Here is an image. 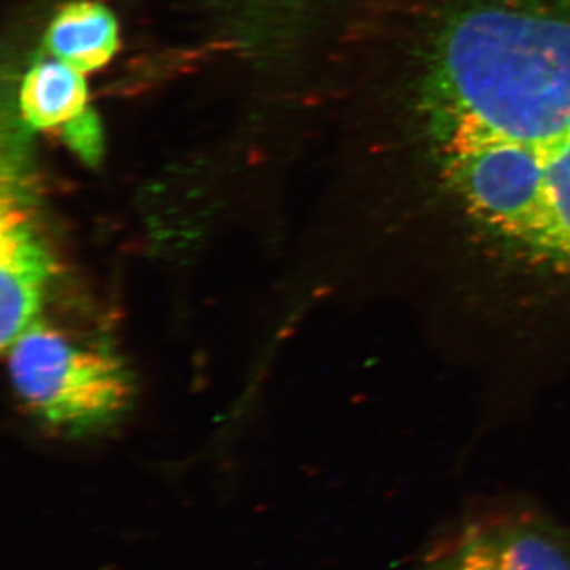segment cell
<instances>
[{"mask_svg":"<svg viewBox=\"0 0 570 570\" xmlns=\"http://www.w3.org/2000/svg\"><path fill=\"white\" fill-rule=\"evenodd\" d=\"M47 45L59 62L89 73L107 66L118 51V21L102 3L71 2L51 21Z\"/></svg>","mask_w":570,"mask_h":570,"instance_id":"5","label":"cell"},{"mask_svg":"<svg viewBox=\"0 0 570 570\" xmlns=\"http://www.w3.org/2000/svg\"><path fill=\"white\" fill-rule=\"evenodd\" d=\"M52 257L28 217L3 205L0 228V333L2 347L33 324L50 283Z\"/></svg>","mask_w":570,"mask_h":570,"instance_id":"4","label":"cell"},{"mask_svg":"<svg viewBox=\"0 0 570 570\" xmlns=\"http://www.w3.org/2000/svg\"><path fill=\"white\" fill-rule=\"evenodd\" d=\"M88 104L82 73L66 63H37L26 75L20 92L22 116L36 129L69 124L80 118Z\"/></svg>","mask_w":570,"mask_h":570,"instance_id":"6","label":"cell"},{"mask_svg":"<svg viewBox=\"0 0 570 570\" xmlns=\"http://www.w3.org/2000/svg\"><path fill=\"white\" fill-rule=\"evenodd\" d=\"M9 351L11 385L29 412L67 431L100 428L122 414L132 382L118 358L50 325L33 324Z\"/></svg>","mask_w":570,"mask_h":570,"instance_id":"2","label":"cell"},{"mask_svg":"<svg viewBox=\"0 0 570 570\" xmlns=\"http://www.w3.org/2000/svg\"><path fill=\"white\" fill-rule=\"evenodd\" d=\"M415 570H570V539L535 517L472 521Z\"/></svg>","mask_w":570,"mask_h":570,"instance_id":"3","label":"cell"},{"mask_svg":"<svg viewBox=\"0 0 570 570\" xmlns=\"http://www.w3.org/2000/svg\"><path fill=\"white\" fill-rule=\"evenodd\" d=\"M71 127L70 141L77 153L86 160H96L100 153L99 127L89 118L88 112H82L80 118L69 122Z\"/></svg>","mask_w":570,"mask_h":570,"instance_id":"7","label":"cell"},{"mask_svg":"<svg viewBox=\"0 0 570 570\" xmlns=\"http://www.w3.org/2000/svg\"><path fill=\"white\" fill-rule=\"evenodd\" d=\"M420 100L464 212L570 266V13L520 2L463 11L439 33Z\"/></svg>","mask_w":570,"mask_h":570,"instance_id":"1","label":"cell"}]
</instances>
